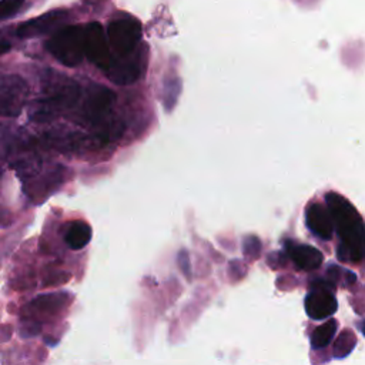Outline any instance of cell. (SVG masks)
Segmentation results:
<instances>
[{
    "label": "cell",
    "instance_id": "15",
    "mask_svg": "<svg viewBox=\"0 0 365 365\" xmlns=\"http://www.w3.org/2000/svg\"><path fill=\"white\" fill-rule=\"evenodd\" d=\"M356 345V336L352 331L349 329H344L334 345V355L336 358H345L346 355L351 354V351L355 348Z\"/></svg>",
    "mask_w": 365,
    "mask_h": 365
},
{
    "label": "cell",
    "instance_id": "7",
    "mask_svg": "<svg viewBox=\"0 0 365 365\" xmlns=\"http://www.w3.org/2000/svg\"><path fill=\"white\" fill-rule=\"evenodd\" d=\"M84 56L103 71L108 68L113 60L108 40L98 21H91L84 26Z\"/></svg>",
    "mask_w": 365,
    "mask_h": 365
},
{
    "label": "cell",
    "instance_id": "9",
    "mask_svg": "<svg viewBox=\"0 0 365 365\" xmlns=\"http://www.w3.org/2000/svg\"><path fill=\"white\" fill-rule=\"evenodd\" d=\"M114 100L115 94L110 88L93 84L87 88L83 97L81 113L86 117V120L97 124L98 121H103L107 117Z\"/></svg>",
    "mask_w": 365,
    "mask_h": 365
},
{
    "label": "cell",
    "instance_id": "1",
    "mask_svg": "<svg viewBox=\"0 0 365 365\" xmlns=\"http://www.w3.org/2000/svg\"><path fill=\"white\" fill-rule=\"evenodd\" d=\"M81 97L80 86L61 73L47 71L43 74L40 98L36 100L31 117L46 120L70 110Z\"/></svg>",
    "mask_w": 365,
    "mask_h": 365
},
{
    "label": "cell",
    "instance_id": "16",
    "mask_svg": "<svg viewBox=\"0 0 365 365\" xmlns=\"http://www.w3.org/2000/svg\"><path fill=\"white\" fill-rule=\"evenodd\" d=\"M328 277H329V279H331L329 282L334 284L335 287H336L339 278H344V284H348V285L352 284V282L356 279V277H355V274H354L352 271L344 269V268L336 267V265H331V267L328 268Z\"/></svg>",
    "mask_w": 365,
    "mask_h": 365
},
{
    "label": "cell",
    "instance_id": "18",
    "mask_svg": "<svg viewBox=\"0 0 365 365\" xmlns=\"http://www.w3.org/2000/svg\"><path fill=\"white\" fill-rule=\"evenodd\" d=\"M10 47H11V44H10V41H7L6 38H3V37H0V56H3V54H6L9 50H10Z\"/></svg>",
    "mask_w": 365,
    "mask_h": 365
},
{
    "label": "cell",
    "instance_id": "5",
    "mask_svg": "<svg viewBox=\"0 0 365 365\" xmlns=\"http://www.w3.org/2000/svg\"><path fill=\"white\" fill-rule=\"evenodd\" d=\"M141 36L140 23L133 17L114 19L107 27L108 46L117 56L125 57L134 51Z\"/></svg>",
    "mask_w": 365,
    "mask_h": 365
},
{
    "label": "cell",
    "instance_id": "14",
    "mask_svg": "<svg viewBox=\"0 0 365 365\" xmlns=\"http://www.w3.org/2000/svg\"><path fill=\"white\" fill-rule=\"evenodd\" d=\"M336 328H338V322L335 319H328L324 324H321L319 327H317L311 335L312 348L319 349V348L327 346L335 336Z\"/></svg>",
    "mask_w": 365,
    "mask_h": 365
},
{
    "label": "cell",
    "instance_id": "19",
    "mask_svg": "<svg viewBox=\"0 0 365 365\" xmlns=\"http://www.w3.org/2000/svg\"><path fill=\"white\" fill-rule=\"evenodd\" d=\"M361 331H362V334H364V336H365V321L361 324Z\"/></svg>",
    "mask_w": 365,
    "mask_h": 365
},
{
    "label": "cell",
    "instance_id": "11",
    "mask_svg": "<svg viewBox=\"0 0 365 365\" xmlns=\"http://www.w3.org/2000/svg\"><path fill=\"white\" fill-rule=\"evenodd\" d=\"M289 255L295 265L304 271H314L322 262V254L311 245H294L289 250Z\"/></svg>",
    "mask_w": 365,
    "mask_h": 365
},
{
    "label": "cell",
    "instance_id": "2",
    "mask_svg": "<svg viewBox=\"0 0 365 365\" xmlns=\"http://www.w3.org/2000/svg\"><path fill=\"white\" fill-rule=\"evenodd\" d=\"M342 244L338 248L341 261L359 262L365 257V228L356 212L346 204L332 205Z\"/></svg>",
    "mask_w": 365,
    "mask_h": 365
},
{
    "label": "cell",
    "instance_id": "17",
    "mask_svg": "<svg viewBox=\"0 0 365 365\" xmlns=\"http://www.w3.org/2000/svg\"><path fill=\"white\" fill-rule=\"evenodd\" d=\"M24 0H0V20L14 16L23 4Z\"/></svg>",
    "mask_w": 365,
    "mask_h": 365
},
{
    "label": "cell",
    "instance_id": "4",
    "mask_svg": "<svg viewBox=\"0 0 365 365\" xmlns=\"http://www.w3.org/2000/svg\"><path fill=\"white\" fill-rule=\"evenodd\" d=\"M30 88L19 74H0V117H16L27 104Z\"/></svg>",
    "mask_w": 365,
    "mask_h": 365
},
{
    "label": "cell",
    "instance_id": "3",
    "mask_svg": "<svg viewBox=\"0 0 365 365\" xmlns=\"http://www.w3.org/2000/svg\"><path fill=\"white\" fill-rule=\"evenodd\" d=\"M46 50L63 66L77 67L84 58V26L60 27L46 41Z\"/></svg>",
    "mask_w": 365,
    "mask_h": 365
},
{
    "label": "cell",
    "instance_id": "6",
    "mask_svg": "<svg viewBox=\"0 0 365 365\" xmlns=\"http://www.w3.org/2000/svg\"><path fill=\"white\" fill-rule=\"evenodd\" d=\"M335 285L324 279L314 281L311 289L305 297V311L311 319H327L332 317L338 308L336 298L334 297Z\"/></svg>",
    "mask_w": 365,
    "mask_h": 365
},
{
    "label": "cell",
    "instance_id": "13",
    "mask_svg": "<svg viewBox=\"0 0 365 365\" xmlns=\"http://www.w3.org/2000/svg\"><path fill=\"white\" fill-rule=\"evenodd\" d=\"M307 222L308 227L311 228V231L314 234H317L318 237L328 240L332 234V224L331 220L328 217V214L318 205H314L308 214H307Z\"/></svg>",
    "mask_w": 365,
    "mask_h": 365
},
{
    "label": "cell",
    "instance_id": "8",
    "mask_svg": "<svg viewBox=\"0 0 365 365\" xmlns=\"http://www.w3.org/2000/svg\"><path fill=\"white\" fill-rule=\"evenodd\" d=\"M67 19H68V11L66 9H54L34 19L21 21L16 29V36L23 40L41 37L63 27Z\"/></svg>",
    "mask_w": 365,
    "mask_h": 365
},
{
    "label": "cell",
    "instance_id": "12",
    "mask_svg": "<svg viewBox=\"0 0 365 365\" xmlns=\"http://www.w3.org/2000/svg\"><path fill=\"white\" fill-rule=\"evenodd\" d=\"M91 240V227L84 221H71L64 231V241L71 250L84 248Z\"/></svg>",
    "mask_w": 365,
    "mask_h": 365
},
{
    "label": "cell",
    "instance_id": "10",
    "mask_svg": "<svg viewBox=\"0 0 365 365\" xmlns=\"http://www.w3.org/2000/svg\"><path fill=\"white\" fill-rule=\"evenodd\" d=\"M131 54H128L125 57H121L117 61L111 60L108 68L106 70V74L113 83L124 86V84H130V83H133L138 78V76H140V63Z\"/></svg>",
    "mask_w": 365,
    "mask_h": 365
}]
</instances>
